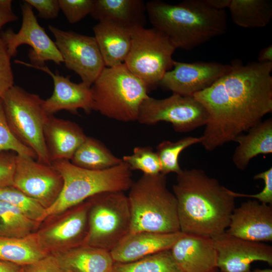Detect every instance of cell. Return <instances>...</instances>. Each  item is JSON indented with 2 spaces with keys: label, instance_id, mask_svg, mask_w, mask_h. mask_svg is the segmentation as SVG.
<instances>
[{
  "label": "cell",
  "instance_id": "obj_33",
  "mask_svg": "<svg viewBox=\"0 0 272 272\" xmlns=\"http://www.w3.org/2000/svg\"><path fill=\"white\" fill-rule=\"evenodd\" d=\"M122 160L129 166L131 171L140 170L148 175L161 173L158 156L151 147H135L132 154L124 156Z\"/></svg>",
  "mask_w": 272,
  "mask_h": 272
},
{
  "label": "cell",
  "instance_id": "obj_11",
  "mask_svg": "<svg viewBox=\"0 0 272 272\" xmlns=\"http://www.w3.org/2000/svg\"><path fill=\"white\" fill-rule=\"evenodd\" d=\"M48 28L65 66L91 87L105 67L95 37L64 31L51 25Z\"/></svg>",
  "mask_w": 272,
  "mask_h": 272
},
{
  "label": "cell",
  "instance_id": "obj_31",
  "mask_svg": "<svg viewBox=\"0 0 272 272\" xmlns=\"http://www.w3.org/2000/svg\"><path fill=\"white\" fill-rule=\"evenodd\" d=\"M200 142V137H186L174 142L164 141L160 143L157 147L156 153L160 163L161 173L166 175L171 172L179 173L182 170L178 162L180 153Z\"/></svg>",
  "mask_w": 272,
  "mask_h": 272
},
{
  "label": "cell",
  "instance_id": "obj_14",
  "mask_svg": "<svg viewBox=\"0 0 272 272\" xmlns=\"http://www.w3.org/2000/svg\"><path fill=\"white\" fill-rule=\"evenodd\" d=\"M89 205L86 200L56 216L58 218L36 232L42 247L54 254L86 244Z\"/></svg>",
  "mask_w": 272,
  "mask_h": 272
},
{
  "label": "cell",
  "instance_id": "obj_37",
  "mask_svg": "<svg viewBox=\"0 0 272 272\" xmlns=\"http://www.w3.org/2000/svg\"><path fill=\"white\" fill-rule=\"evenodd\" d=\"M255 180L262 179L264 186L258 193L248 194L237 193L232 190V194L235 197H249L254 198L260 202L272 205V168L259 173L253 177Z\"/></svg>",
  "mask_w": 272,
  "mask_h": 272
},
{
  "label": "cell",
  "instance_id": "obj_35",
  "mask_svg": "<svg viewBox=\"0 0 272 272\" xmlns=\"http://www.w3.org/2000/svg\"><path fill=\"white\" fill-rule=\"evenodd\" d=\"M58 2L67 21L75 24L90 15L94 0H58Z\"/></svg>",
  "mask_w": 272,
  "mask_h": 272
},
{
  "label": "cell",
  "instance_id": "obj_7",
  "mask_svg": "<svg viewBox=\"0 0 272 272\" xmlns=\"http://www.w3.org/2000/svg\"><path fill=\"white\" fill-rule=\"evenodd\" d=\"M8 124L14 135L32 149L38 162L51 165L44 138V129L49 115L43 100L35 94L14 85L1 98Z\"/></svg>",
  "mask_w": 272,
  "mask_h": 272
},
{
  "label": "cell",
  "instance_id": "obj_6",
  "mask_svg": "<svg viewBox=\"0 0 272 272\" xmlns=\"http://www.w3.org/2000/svg\"><path fill=\"white\" fill-rule=\"evenodd\" d=\"M93 110L122 122L137 121L148 87L123 63L105 67L91 87Z\"/></svg>",
  "mask_w": 272,
  "mask_h": 272
},
{
  "label": "cell",
  "instance_id": "obj_36",
  "mask_svg": "<svg viewBox=\"0 0 272 272\" xmlns=\"http://www.w3.org/2000/svg\"><path fill=\"white\" fill-rule=\"evenodd\" d=\"M11 57L5 43L0 36V98L14 85Z\"/></svg>",
  "mask_w": 272,
  "mask_h": 272
},
{
  "label": "cell",
  "instance_id": "obj_21",
  "mask_svg": "<svg viewBox=\"0 0 272 272\" xmlns=\"http://www.w3.org/2000/svg\"><path fill=\"white\" fill-rule=\"evenodd\" d=\"M87 135L75 122L49 115L44 129V138L49 159L71 160Z\"/></svg>",
  "mask_w": 272,
  "mask_h": 272
},
{
  "label": "cell",
  "instance_id": "obj_41",
  "mask_svg": "<svg viewBox=\"0 0 272 272\" xmlns=\"http://www.w3.org/2000/svg\"><path fill=\"white\" fill-rule=\"evenodd\" d=\"M257 60V61L260 62H272V45L271 44L259 51Z\"/></svg>",
  "mask_w": 272,
  "mask_h": 272
},
{
  "label": "cell",
  "instance_id": "obj_46",
  "mask_svg": "<svg viewBox=\"0 0 272 272\" xmlns=\"http://www.w3.org/2000/svg\"><path fill=\"white\" fill-rule=\"evenodd\" d=\"M249 272H272V269L270 268L260 269L256 268L253 270H250Z\"/></svg>",
  "mask_w": 272,
  "mask_h": 272
},
{
  "label": "cell",
  "instance_id": "obj_27",
  "mask_svg": "<svg viewBox=\"0 0 272 272\" xmlns=\"http://www.w3.org/2000/svg\"><path fill=\"white\" fill-rule=\"evenodd\" d=\"M70 161L81 168L103 170L120 164L122 160L113 154L100 141L87 136Z\"/></svg>",
  "mask_w": 272,
  "mask_h": 272
},
{
  "label": "cell",
  "instance_id": "obj_3",
  "mask_svg": "<svg viewBox=\"0 0 272 272\" xmlns=\"http://www.w3.org/2000/svg\"><path fill=\"white\" fill-rule=\"evenodd\" d=\"M146 7L153 28L166 35L176 49H192L227 30L225 10L213 8L206 0H185L178 5L154 0Z\"/></svg>",
  "mask_w": 272,
  "mask_h": 272
},
{
  "label": "cell",
  "instance_id": "obj_17",
  "mask_svg": "<svg viewBox=\"0 0 272 272\" xmlns=\"http://www.w3.org/2000/svg\"><path fill=\"white\" fill-rule=\"evenodd\" d=\"M16 63L42 71L51 77L54 85L52 95L43 100V106L49 115L64 110L76 114L78 109H83L89 114L93 110L91 87L81 82H72L69 78L53 73L46 65L42 66L30 65L28 62L16 60Z\"/></svg>",
  "mask_w": 272,
  "mask_h": 272
},
{
  "label": "cell",
  "instance_id": "obj_39",
  "mask_svg": "<svg viewBox=\"0 0 272 272\" xmlns=\"http://www.w3.org/2000/svg\"><path fill=\"white\" fill-rule=\"evenodd\" d=\"M25 3L34 8L38 16L44 19L56 18L60 10L58 0H25Z\"/></svg>",
  "mask_w": 272,
  "mask_h": 272
},
{
  "label": "cell",
  "instance_id": "obj_26",
  "mask_svg": "<svg viewBox=\"0 0 272 272\" xmlns=\"http://www.w3.org/2000/svg\"><path fill=\"white\" fill-rule=\"evenodd\" d=\"M49 254L41 246L36 232L19 238L0 236L1 260L25 266Z\"/></svg>",
  "mask_w": 272,
  "mask_h": 272
},
{
  "label": "cell",
  "instance_id": "obj_28",
  "mask_svg": "<svg viewBox=\"0 0 272 272\" xmlns=\"http://www.w3.org/2000/svg\"><path fill=\"white\" fill-rule=\"evenodd\" d=\"M228 9L233 22L244 28L265 27L272 18L269 0H231Z\"/></svg>",
  "mask_w": 272,
  "mask_h": 272
},
{
  "label": "cell",
  "instance_id": "obj_45",
  "mask_svg": "<svg viewBox=\"0 0 272 272\" xmlns=\"http://www.w3.org/2000/svg\"><path fill=\"white\" fill-rule=\"evenodd\" d=\"M12 3L11 0H0V11L9 14L13 13Z\"/></svg>",
  "mask_w": 272,
  "mask_h": 272
},
{
  "label": "cell",
  "instance_id": "obj_29",
  "mask_svg": "<svg viewBox=\"0 0 272 272\" xmlns=\"http://www.w3.org/2000/svg\"><path fill=\"white\" fill-rule=\"evenodd\" d=\"M39 224L26 217L10 203L0 200V236L23 237L34 232Z\"/></svg>",
  "mask_w": 272,
  "mask_h": 272
},
{
  "label": "cell",
  "instance_id": "obj_8",
  "mask_svg": "<svg viewBox=\"0 0 272 272\" xmlns=\"http://www.w3.org/2000/svg\"><path fill=\"white\" fill-rule=\"evenodd\" d=\"M86 200L89 205L86 244L110 252L130 231L127 195L123 191H106Z\"/></svg>",
  "mask_w": 272,
  "mask_h": 272
},
{
  "label": "cell",
  "instance_id": "obj_2",
  "mask_svg": "<svg viewBox=\"0 0 272 272\" xmlns=\"http://www.w3.org/2000/svg\"><path fill=\"white\" fill-rule=\"evenodd\" d=\"M173 191L181 232L212 237L226 231L235 208L231 190L203 170L192 168L177 174Z\"/></svg>",
  "mask_w": 272,
  "mask_h": 272
},
{
  "label": "cell",
  "instance_id": "obj_24",
  "mask_svg": "<svg viewBox=\"0 0 272 272\" xmlns=\"http://www.w3.org/2000/svg\"><path fill=\"white\" fill-rule=\"evenodd\" d=\"M52 255L63 272H112L114 264L109 251L87 244Z\"/></svg>",
  "mask_w": 272,
  "mask_h": 272
},
{
  "label": "cell",
  "instance_id": "obj_32",
  "mask_svg": "<svg viewBox=\"0 0 272 272\" xmlns=\"http://www.w3.org/2000/svg\"><path fill=\"white\" fill-rule=\"evenodd\" d=\"M0 200L10 203L28 218L39 224L44 221L46 208L13 186L0 188Z\"/></svg>",
  "mask_w": 272,
  "mask_h": 272
},
{
  "label": "cell",
  "instance_id": "obj_22",
  "mask_svg": "<svg viewBox=\"0 0 272 272\" xmlns=\"http://www.w3.org/2000/svg\"><path fill=\"white\" fill-rule=\"evenodd\" d=\"M93 29L105 67L123 63L131 48V30L109 20L99 21Z\"/></svg>",
  "mask_w": 272,
  "mask_h": 272
},
{
  "label": "cell",
  "instance_id": "obj_42",
  "mask_svg": "<svg viewBox=\"0 0 272 272\" xmlns=\"http://www.w3.org/2000/svg\"><path fill=\"white\" fill-rule=\"evenodd\" d=\"M0 272H22V266L0 260Z\"/></svg>",
  "mask_w": 272,
  "mask_h": 272
},
{
  "label": "cell",
  "instance_id": "obj_25",
  "mask_svg": "<svg viewBox=\"0 0 272 272\" xmlns=\"http://www.w3.org/2000/svg\"><path fill=\"white\" fill-rule=\"evenodd\" d=\"M237 137L234 142L238 145L232 156V161L238 169L244 170L254 157L260 154L272 153V118L261 121Z\"/></svg>",
  "mask_w": 272,
  "mask_h": 272
},
{
  "label": "cell",
  "instance_id": "obj_9",
  "mask_svg": "<svg viewBox=\"0 0 272 272\" xmlns=\"http://www.w3.org/2000/svg\"><path fill=\"white\" fill-rule=\"evenodd\" d=\"M130 30L131 45L124 63L149 89H155L165 74L173 68L175 60L172 56L176 48L166 35L154 28L137 27Z\"/></svg>",
  "mask_w": 272,
  "mask_h": 272
},
{
  "label": "cell",
  "instance_id": "obj_38",
  "mask_svg": "<svg viewBox=\"0 0 272 272\" xmlns=\"http://www.w3.org/2000/svg\"><path fill=\"white\" fill-rule=\"evenodd\" d=\"M17 155L11 151H0V188L13 186Z\"/></svg>",
  "mask_w": 272,
  "mask_h": 272
},
{
  "label": "cell",
  "instance_id": "obj_40",
  "mask_svg": "<svg viewBox=\"0 0 272 272\" xmlns=\"http://www.w3.org/2000/svg\"><path fill=\"white\" fill-rule=\"evenodd\" d=\"M22 272H63L55 256L49 254L32 264L22 266Z\"/></svg>",
  "mask_w": 272,
  "mask_h": 272
},
{
  "label": "cell",
  "instance_id": "obj_1",
  "mask_svg": "<svg viewBox=\"0 0 272 272\" xmlns=\"http://www.w3.org/2000/svg\"><path fill=\"white\" fill-rule=\"evenodd\" d=\"M231 69L193 95L208 119L200 144L212 151L262 121L272 111V62H231Z\"/></svg>",
  "mask_w": 272,
  "mask_h": 272
},
{
  "label": "cell",
  "instance_id": "obj_5",
  "mask_svg": "<svg viewBox=\"0 0 272 272\" xmlns=\"http://www.w3.org/2000/svg\"><path fill=\"white\" fill-rule=\"evenodd\" d=\"M129 191L130 233L180 231L177 199L167 188L166 175L143 174L133 182Z\"/></svg>",
  "mask_w": 272,
  "mask_h": 272
},
{
  "label": "cell",
  "instance_id": "obj_13",
  "mask_svg": "<svg viewBox=\"0 0 272 272\" xmlns=\"http://www.w3.org/2000/svg\"><path fill=\"white\" fill-rule=\"evenodd\" d=\"M13 186L47 209L58 197L63 179L52 165L41 163L31 157L17 155Z\"/></svg>",
  "mask_w": 272,
  "mask_h": 272
},
{
  "label": "cell",
  "instance_id": "obj_43",
  "mask_svg": "<svg viewBox=\"0 0 272 272\" xmlns=\"http://www.w3.org/2000/svg\"><path fill=\"white\" fill-rule=\"evenodd\" d=\"M206 2L217 10H225V9L229 8L231 0H206Z\"/></svg>",
  "mask_w": 272,
  "mask_h": 272
},
{
  "label": "cell",
  "instance_id": "obj_4",
  "mask_svg": "<svg viewBox=\"0 0 272 272\" xmlns=\"http://www.w3.org/2000/svg\"><path fill=\"white\" fill-rule=\"evenodd\" d=\"M51 165L63 179L61 191L56 200L46 209L44 220L59 215L89 197L106 191H123L133 183L129 166L124 162L103 170H90L77 167L68 160H57Z\"/></svg>",
  "mask_w": 272,
  "mask_h": 272
},
{
  "label": "cell",
  "instance_id": "obj_16",
  "mask_svg": "<svg viewBox=\"0 0 272 272\" xmlns=\"http://www.w3.org/2000/svg\"><path fill=\"white\" fill-rule=\"evenodd\" d=\"M217 253V266L221 272H249L252 262L272 265V247L243 239L227 233L211 237Z\"/></svg>",
  "mask_w": 272,
  "mask_h": 272
},
{
  "label": "cell",
  "instance_id": "obj_10",
  "mask_svg": "<svg viewBox=\"0 0 272 272\" xmlns=\"http://www.w3.org/2000/svg\"><path fill=\"white\" fill-rule=\"evenodd\" d=\"M208 119L207 110L193 96L173 93L164 99L148 97L141 105L137 121L146 125L165 121L176 132H188L205 125Z\"/></svg>",
  "mask_w": 272,
  "mask_h": 272
},
{
  "label": "cell",
  "instance_id": "obj_19",
  "mask_svg": "<svg viewBox=\"0 0 272 272\" xmlns=\"http://www.w3.org/2000/svg\"><path fill=\"white\" fill-rule=\"evenodd\" d=\"M170 250L183 272H218L211 237L184 233Z\"/></svg>",
  "mask_w": 272,
  "mask_h": 272
},
{
  "label": "cell",
  "instance_id": "obj_15",
  "mask_svg": "<svg viewBox=\"0 0 272 272\" xmlns=\"http://www.w3.org/2000/svg\"><path fill=\"white\" fill-rule=\"evenodd\" d=\"M231 69V64L175 61L173 68L165 74L159 86L174 94L193 96L209 87Z\"/></svg>",
  "mask_w": 272,
  "mask_h": 272
},
{
  "label": "cell",
  "instance_id": "obj_12",
  "mask_svg": "<svg viewBox=\"0 0 272 272\" xmlns=\"http://www.w3.org/2000/svg\"><path fill=\"white\" fill-rule=\"evenodd\" d=\"M21 7L22 22L18 32L16 33L9 28L0 34L10 56H16L20 45L27 44L32 48L28 53L31 61L28 63L30 65L44 66L47 61H52L57 64L63 62L55 42L38 23L32 7L25 2Z\"/></svg>",
  "mask_w": 272,
  "mask_h": 272
},
{
  "label": "cell",
  "instance_id": "obj_18",
  "mask_svg": "<svg viewBox=\"0 0 272 272\" xmlns=\"http://www.w3.org/2000/svg\"><path fill=\"white\" fill-rule=\"evenodd\" d=\"M226 232L235 237L254 242L272 241V205L248 200L231 216Z\"/></svg>",
  "mask_w": 272,
  "mask_h": 272
},
{
  "label": "cell",
  "instance_id": "obj_20",
  "mask_svg": "<svg viewBox=\"0 0 272 272\" xmlns=\"http://www.w3.org/2000/svg\"><path fill=\"white\" fill-rule=\"evenodd\" d=\"M184 234L181 231L171 233L149 231L129 232L110 253L114 263L134 262L158 252L170 249Z\"/></svg>",
  "mask_w": 272,
  "mask_h": 272
},
{
  "label": "cell",
  "instance_id": "obj_23",
  "mask_svg": "<svg viewBox=\"0 0 272 272\" xmlns=\"http://www.w3.org/2000/svg\"><path fill=\"white\" fill-rule=\"evenodd\" d=\"M146 14L143 0H94L90 15L98 21H111L131 30L145 27Z\"/></svg>",
  "mask_w": 272,
  "mask_h": 272
},
{
  "label": "cell",
  "instance_id": "obj_34",
  "mask_svg": "<svg viewBox=\"0 0 272 272\" xmlns=\"http://www.w3.org/2000/svg\"><path fill=\"white\" fill-rule=\"evenodd\" d=\"M11 151L17 155L37 158L34 152L19 141L12 132L0 98V151Z\"/></svg>",
  "mask_w": 272,
  "mask_h": 272
},
{
  "label": "cell",
  "instance_id": "obj_44",
  "mask_svg": "<svg viewBox=\"0 0 272 272\" xmlns=\"http://www.w3.org/2000/svg\"><path fill=\"white\" fill-rule=\"evenodd\" d=\"M18 17L14 14H9L0 11V34L2 28L5 24L16 21Z\"/></svg>",
  "mask_w": 272,
  "mask_h": 272
},
{
  "label": "cell",
  "instance_id": "obj_30",
  "mask_svg": "<svg viewBox=\"0 0 272 272\" xmlns=\"http://www.w3.org/2000/svg\"><path fill=\"white\" fill-rule=\"evenodd\" d=\"M112 272H183L170 249L126 263H114Z\"/></svg>",
  "mask_w": 272,
  "mask_h": 272
}]
</instances>
